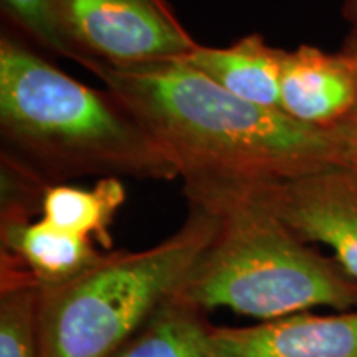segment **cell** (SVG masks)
<instances>
[{
  "label": "cell",
  "mask_w": 357,
  "mask_h": 357,
  "mask_svg": "<svg viewBox=\"0 0 357 357\" xmlns=\"http://www.w3.org/2000/svg\"><path fill=\"white\" fill-rule=\"evenodd\" d=\"M0 253L12 257L40 287L77 278L101 260L93 240L56 229L43 218L0 217Z\"/></svg>",
  "instance_id": "cell-9"
},
{
  "label": "cell",
  "mask_w": 357,
  "mask_h": 357,
  "mask_svg": "<svg viewBox=\"0 0 357 357\" xmlns=\"http://www.w3.org/2000/svg\"><path fill=\"white\" fill-rule=\"evenodd\" d=\"M126 200V189L119 177H101L89 189L55 184L43 192L40 218L68 234L113 247L109 229L116 213Z\"/></svg>",
  "instance_id": "cell-11"
},
{
  "label": "cell",
  "mask_w": 357,
  "mask_h": 357,
  "mask_svg": "<svg viewBox=\"0 0 357 357\" xmlns=\"http://www.w3.org/2000/svg\"><path fill=\"white\" fill-rule=\"evenodd\" d=\"M55 6L75 61L86 70L182 60L200 45L169 0H55Z\"/></svg>",
  "instance_id": "cell-5"
},
{
  "label": "cell",
  "mask_w": 357,
  "mask_h": 357,
  "mask_svg": "<svg viewBox=\"0 0 357 357\" xmlns=\"http://www.w3.org/2000/svg\"><path fill=\"white\" fill-rule=\"evenodd\" d=\"M40 293L33 276L0 253V357H43Z\"/></svg>",
  "instance_id": "cell-12"
},
{
  "label": "cell",
  "mask_w": 357,
  "mask_h": 357,
  "mask_svg": "<svg viewBox=\"0 0 357 357\" xmlns=\"http://www.w3.org/2000/svg\"><path fill=\"white\" fill-rule=\"evenodd\" d=\"M187 202L217 220L212 242L177 298L199 310L229 307L261 321L316 306L357 307V281L333 257L303 242L270 208L243 189H189Z\"/></svg>",
  "instance_id": "cell-3"
},
{
  "label": "cell",
  "mask_w": 357,
  "mask_h": 357,
  "mask_svg": "<svg viewBox=\"0 0 357 357\" xmlns=\"http://www.w3.org/2000/svg\"><path fill=\"white\" fill-rule=\"evenodd\" d=\"M281 48L265 42L260 33H250L229 47L199 45L182 60L236 98L266 108H280Z\"/></svg>",
  "instance_id": "cell-10"
},
{
  "label": "cell",
  "mask_w": 357,
  "mask_h": 357,
  "mask_svg": "<svg viewBox=\"0 0 357 357\" xmlns=\"http://www.w3.org/2000/svg\"><path fill=\"white\" fill-rule=\"evenodd\" d=\"M342 47L347 48V50L354 52L357 55V43L344 42ZM337 131L342 137V144H344L346 167H349L352 171L357 172V106L351 113L349 118H347L346 121L337 128Z\"/></svg>",
  "instance_id": "cell-15"
},
{
  "label": "cell",
  "mask_w": 357,
  "mask_h": 357,
  "mask_svg": "<svg viewBox=\"0 0 357 357\" xmlns=\"http://www.w3.org/2000/svg\"><path fill=\"white\" fill-rule=\"evenodd\" d=\"M2 12L8 25L15 26L38 48L75 61L73 52L61 33L55 0H2Z\"/></svg>",
  "instance_id": "cell-14"
},
{
  "label": "cell",
  "mask_w": 357,
  "mask_h": 357,
  "mask_svg": "<svg viewBox=\"0 0 357 357\" xmlns=\"http://www.w3.org/2000/svg\"><path fill=\"white\" fill-rule=\"evenodd\" d=\"M2 154L47 185L83 176L174 181L176 169L108 89H93L10 29L0 37Z\"/></svg>",
  "instance_id": "cell-2"
},
{
  "label": "cell",
  "mask_w": 357,
  "mask_h": 357,
  "mask_svg": "<svg viewBox=\"0 0 357 357\" xmlns=\"http://www.w3.org/2000/svg\"><path fill=\"white\" fill-rule=\"evenodd\" d=\"M357 106V55L312 45L284 50L280 109L306 126L334 131Z\"/></svg>",
  "instance_id": "cell-8"
},
{
  "label": "cell",
  "mask_w": 357,
  "mask_h": 357,
  "mask_svg": "<svg viewBox=\"0 0 357 357\" xmlns=\"http://www.w3.org/2000/svg\"><path fill=\"white\" fill-rule=\"evenodd\" d=\"M341 13L342 19L349 25L346 42L357 43V0H344L341 7Z\"/></svg>",
  "instance_id": "cell-16"
},
{
  "label": "cell",
  "mask_w": 357,
  "mask_h": 357,
  "mask_svg": "<svg viewBox=\"0 0 357 357\" xmlns=\"http://www.w3.org/2000/svg\"><path fill=\"white\" fill-rule=\"evenodd\" d=\"M129 109L189 189H240L346 167L342 137L253 105L185 60L88 70Z\"/></svg>",
  "instance_id": "cell-1"
},
{
  "label": "cell",
  "mask_w": 357,
  "mask_h": 357,
  "mask_svg": "<svg viewBox=\"0 0 357 357\" xmlns=\"http://www.w3.org/2000/svg\"><path fill=\"white\" fill-rule=\"evenodd\" d=\"M270 208L306 243L333 250L357 281V172L329 167L288 181L240 187Z\"/></svg>",
  "instance_id": "cell-6"
},
{
  "label": "cell",
  "mask_w": 357,
  "mask_h": 357,
  "mask_svg": "<svg viewBox=\"0 0 357 357\" xmlns=\"http://www.w3.org/2000/svg\"><path fill=\"white\" fill-rule=\"evenodd\" d=\"M208 357H357V310L296 312L245 328H215Z\"/></svg>",
  "instance_id": "cell-7"
},
{
  "label": "cell",
  "mask_w": 357,
  "mask_h": 357,
  "mask_svg": "<svg viewBox=\"0 0 357 357\" xmlns=\"http://www.w3.org/2000/svg\"><path fill=\"white\" fill-rule=\"evenodd\" d=\"M215 215L189 202L184 223L139 252H108L77 278L40 293L43 357H109L177 296L212 242Z\"/></svg>",
  "instance_id": "cell-4"
},
{
  "label": "cell",
  "mask_w": 357,
  "mask_h": 357,
  "mask_svg": "<svg viewBox=\"0 0 357 357\" xmlns=\"http://www.w3.org/2000/svg\"><path fill=\"white\" fill-rule=\"evenodd\" d=\"M211 331L205 311L174 296L109 357H208Z\"/></svg>",
  "instance_id": "cell-13"
}]
</instances>
